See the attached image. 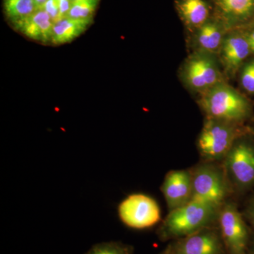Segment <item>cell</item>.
Segmentation results:
<instances>
[{"mask_svg": "<svg viewBox=\"0 0 254 254\" xmlns=\"http://www.w3.org/2000/svg\"><path fill=\"white\" fill-rule=\"evenodd\" d=\"M219 205L191 199L171 210L162 227L163 236L187 237L203 230L218 215Z\"/></svg>", "mask_w": 254, "mask_h": 254, "instance_id": "6da1fadb", "label": "cell"}, {"mask_svg": "<svg viewBox=\"0 0 254 254\" xmlns=\"http://www.w3.org/2000/svg\"><path fill=\"white\" fill-rule=\"evenodd\" d=\"M200 103L209 119L227 123L240 121L250 112L248 100L223 82L203 93Z\"/></svg>", "mask_w": 254, "mask_h": 254, "instance_id": "7a4b0ae2", "label": "cell"}, {"mask_svg": "<svg viewBox=\"0 0 254 254\" xmlns=\"http://www.w3.org/2000/svg\"><path fill=\"white\" fill-rule=\"evenodd\" d=\"M120 220L131 228H149L160 220V207L152 197L143 193H133L127 196L118 207Z\"/></svg>", "mask_w": 254, "mask_h": 254, "instance_id": "3957f363", "label": "cell"}, {"mask_svg": "<svg viewBox=\"0 0 254 254\" xmlns=\"http://www.w3.org/2000/svg\"><path fill=\"white\" fill-rule=\"evenodd\" d=\"M236 131L231 123L209 119L198 138V148L202 155L215 160L226 157L233 146Z\"/></svg>", "mask_w": 254, "mask_h": 254, "instance_id": "277c9868", "label": "cell"}, {"mask_svg": "<svg viewBox=\"0 0 254 254\" xmlns=\"http://www.w3.org/2000/svg\"><path fill=\"white\" fill-rule=\"evenodd\" d=\"M210 55L205 52L196 53L190 57L184 68L186 84L202 93L222 82L218 65Z\"/></svg>", "mask_w": 254, "mask_h": 254, "instance_id": "5b68a950", "label": "cell"}, {"mask_svg": "<svg viewBox=\"0 0 254 254\" xmlns=\"http://www.w3.org/2000/svg\"><path fill=\"white\" fill-rule=\"evenodd\" d=\"M193 194L191 199L221 205L226 195V185L218 169L203 165L192 174Z\"/></svg>", "mask_w": 254, "mask_h": 254, "instance_id": "8992f818", "label": "cell"}, {"mask_svg": "<svg viewBox=\"0 0 254 254\" xmlns=\"http://www.w3.org/2000/svg\"><path fill=\"white\" fill-rule=\"evenodd\" d=\"M219 215L222 237L230 253L245 254L248 232L237 207L231 203H227Z\"/></svg>", "mask_w": 254, "mask_h": 254, "instance_id": "52a82bcc", "label": "cell"}, {"mask_svg": "<svg viewBox=\"0 0 254 254\" xmlns=\"http://www.w3.org/2000/svg\"><path fill=\"white\" fill-rule=\"evenodd\" d=\"M226 168L238 186L247 187L254 182V149L245 142L234 144L227 153Z\"/></svg>", "mask_w": 254, "mask_h": 254, "instance_id": "ba28073f", "label": "cell"}, {"mask_svg": "<svg viewBox=\"0 0 254 254\" xmlns=\"http://www.w3.org/2000/svg\"><path fill=\"white\" fill-rule=\"evenodd\" d=\"M161 190L170 211L183 206L192 198V174L186 170L170 172L164 180Z\"/></svg>", "mask_w": 254, "mask_h": 254, "instance_id": "9c48e42d", "label": "cell"}, {"mask_svg": "<svg viewBox=\"0 0 254 254\" xmlns=\"http://www.w3.org/2000/svg\"><path fill=\"white\" fill-rule=\"evenodd\" d=\"M12 24L15 30L29 39L45 44L51 43L54 22L44 9H36L27 17Z\"/></svg>", "mask_w": 254, "mask_h": 254, "instance_id": "30bf717a", "label": "cell"}, {"mask_svg": "<svg viewBox=\"0 0 254 254\" xmlns=\"http://www.w3.org/2000/svg\"><path fill=\"white\" fill-rule=\"evenodd\" d=\"M221 58L229 73L236 72L243 62L252 53L250 43L245 33H233L224 39Z\"/></svg>", "mask_w": 254, "mask_h": 254, "instance_id": "8fae6325", "label": "cell"}, {"mask_svg": "<svg viewBox=\"0 0 254 254\" xmlns=\"http://www.w3.org/2000/svg\"><path fill=\"white\" fill-rule=\"evenodd\" d=\"M221 243L216 234L210 231L189 235L177 246V254H220Z\"/></svg>", "mask_w": 254, "mask_h": 254, "instance_id": "7c38bea8", "label": "cell"}, {"mask_svg": "<svg viewBox=\"0 0 254 254\" xmlns=\"http://www.w3.org/2000/svg\"><path fill=\"white\" fill-rule=\"evenodd\" d=\"M219 12L231 25L247 22L254 16V0H214Z\"/></svg>", "mask_w": 254, "mask_h": 254, "instance_id": "4fadbf2b", "label": "cell"}, {"mask_svg": "<svg viewBox=\"0 0 254 254\" xmlns=\"http://www.w3.org/2000/svg\"><path fill=\"white\" fill-rule=\"evenodd\" d=\"M93 20L74 19L65 17L54 23L51 43L57 46L66 44L76 39L88 29Z\"/></svg>", "mask_w": 254, "mask_h": 254, "instance_id": "5bb4252c", "label": "cell"}, {"mask_svg": "<svg viewBox=\"0 0 254 254\" xmlns=\"http://www.w3.org/2000/svg\"><path fill=\"white\" fill-rule=\"evenodd\" d=\"M178 9L184 21L190 27H200L209 16L208 5L203 0H181Z\"/></svg>", "mask_w": 254, "mask_h": 254, "instance_id": "9a60e30c", "label": "cell"}, {"mask_svg": "<svg viewBox=\"0 0 254 254\" xmlns=\"http://www.w3.org/2000/svg\"><path fill=\"white\" fill-rule=\"evenodd\" d=\"M197 44L202 52L212 54L221 48L224 38L218 23L206 22L200 26L196 36Z\"/></svg>", "mask_w": 254, "mask_h": 254, "instance_id": "2e32d148", "label": "cell"}, {"mask_svg": "<svg viewBox=\"0 0 254 254\" xmlns=\"http://www.w3.org/2000/svg\"><path fill=\"white\" fill-rule=\"evenodd\" d=\"M3 8L11 23L27 17L38 9L33 0H3Z\"/></svg>", "mask_w": 254, "mask_h": 254, "instance_id": "e0dca14e", "label": "cell"}, {"mask_svg": "<svg viewBox=\"0 0 254 254\" xmlns=\"http://www.w3.org/2000/svg\"><path fill=\"white\" fill-rule=\"evenodd\" d=\"M100 0H75L66 17L74 19L93 20Z\"/></svg>", "mask_w": 254, "mask_h": 254, "instance_id": "ac0fdd59", "label": "cell"}, {"mask_svg": "<svg viewBox=\"0 0 254 254\" xmlns=\"http://www.w3.org/2000/svg\"><path fill=\"white\" fill-rule=\"evenodd\" d=\"M85 254H131V249L120 242H103L93 246Z\"/></svg>", "mask_w": 254, "mask_h": 254, "instance_id": "d6986e66", "label": "cell"}, {"mask_svg": "<svg viewBox=\"0 0 254 254\" xmlns=\"http://www.w3.org/2000/svg\"><path fill=\"white\" fill-rule=\"evenodd\" d=\"M242 86L249 93H254V60L246 64L241 74Z\"/></svg>", "mask_w": 254, "mask_h": 254, "instance_id": "ffe728a7", "label": "cell"}, {"mask_svg": "<svg viewBox=\"0 0 254 254\" xmlns=\"http://www.w3.org/2000/svg\"><path fill=\"white\" fill-rule=\"evenodd\" d=\"M41 9L48 13L54 23L60 19L59 2L58 0H47Z\"/></svg>", "mask_w": 254, "mask_h": 254, "instance_id": "44dd1931", "label": "cell"}, {"mask_svg": "<svg viewBox=\"0 0 254 254\" xmlns=\"http://www.w3.org/2000/svg\"><path fill=\"white\" fill-rule=\"evenodd\" d=\"M58 2H59L60 19H62L68 16L72 4V0H60Z\"/></svg>", "mask_w": 254, "mask_h": 254, "instance_id": "7402d4cb", "label": "cell"}, {"mask_svg": "<svg viewBox=\"0 0 254 254\" xmlns=\"http://www.w3.org/2000/svg\"><path fill=\"white\" fill-rule=\"evenodd\" d=\"M249 43H250L251 52L254 55V32L251 35L250 39H249Z\"/></svg>", "mask_w": 254, "mask_h": 254, "instance_id": "603a6c76", "label": "cell"}, {"mask_svg": "<svg viewBox=\"0 0 254 254\" xmlns=\"http://www.w3.org/2000/svg\"><path fill=\"white\" fill-rule=\"evenodd\" d=\"M47 0H33L36 4L37 9H41L42 6L45 4Z\"/></svg>", "mask_w": 254, "mask_h": 254, "instance_id": "cb8c5ba5", "label": "cell"}, {"mask_svg": "<svg viewBox=\"0 0 254 254\" xmlns=\"http://www.w3.org/2000/svg\"><path fill=\"white\" fill-rule=\"evenodd\" d=\"M250 215L251 216H252V220H253L254 224V205L252 207V209H251Z\"/></svg>", "mask_w": 254, "mask_h": 254, "instance_id": "d4e9b609", "label": "cell"}, {"mask_svg": "<svg viewBox=\"0 0 254 254\" xmlns=\"http://www.w3.org/2000/svg\"><path fill=\"white\" fill-rule=\"evenodd\" d=\"M58 1H60V0H58Z\"/></svg>", "mask_w": 254, "mask_h": 254, "instance_id": "484cf974", "label": "cell"}, {"mask_svg": "<svg viewBox=\"0 0 254 254\" xmlns=\"http://www.w3.org/2000/svg\"><path fill=\"white\" fill-rule=\"evenodd\" d=\"M72 1H75V0H72Z\"/></svg>", "mask_w": 254, "mask_h": 254, "instance_id": "4316f807", "label": "cell"}]
</instances>
